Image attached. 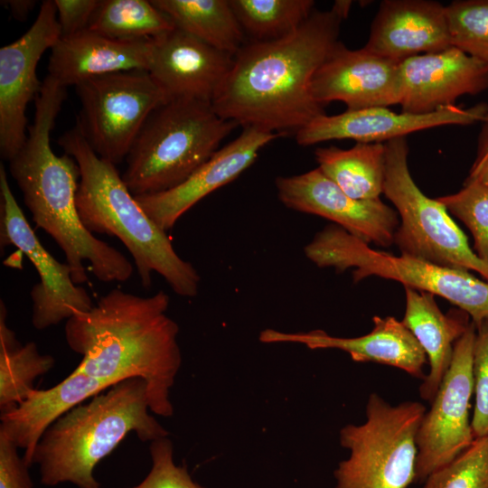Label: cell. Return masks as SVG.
I'll list each match as a JSON object with an SVG mask.
<instances>
[{"label": "cell", "mask_w": 488, "mask_h": 488, "mask_svg": "<svg viewBox=\"0 0 488 488\" xmlns=\"http://www.w3.org/2000/svg\"><path fill=\"white\" fill-rule=\"evenodd\" d=\"M349 11L339 2L314 10L291 34L251 42L234 55L232 67L211 106L222 118L243 127L295 134L325 114L311 93L317 69L339 42Z\"/></svg>", "instance_id": "1"}, {"label": "cell", "mask_w": 488, "mask_h": 488, "mask_svg": "<svg viewBox=\"0 0 488 488\" xmlns=\"http://www.w3.org/2000/svg\"><path fill=\"white\" fill-rule=\"evenodd\" d=\"M164 291L143 297L112 289L89 311L66 321L68 346L82 356L73 371L116 384L142 379L152 413L174 414L171 389L182 364L179 325Z\"/></svg>", "instance_id": "2"}, {"label": "cell", "mask_w": 488, "mask_h": 488, "mask_svg": "<svg viewBox=\"0 0 488 488\" xmlns=\"http://www.w3.org/2000/svg\"><path fill=\"white\" fill-rule=\"evenodd\" d=\"M67 87L50 75L35 99L33 124L21 149L9 160L13 179L37 227L47 232L64 252L75 284L88 281L84 261L102 282H125L133 273L131 262L117 249L96 238L82 224L76 206L80 179L73 157L57 155L51 132L67 97Z\"/></svg>", "instance_id": "3"}, {"label": "cell", "mask_w": 488, "mask_h": 488, "mask_svg": "<svg viewBox=\"0 0 488 488\" xmlns=\"http://www.w3.org/2000/svg\"><path fill=\"white\" fill-rule=\"evenodd\" d=\"M58 144L80 170L76 206L85 228L120 239L134 259L143 287L151 286L152 273L156 272L176 295L195 296L201 282L198 271L176 253L166 231L147 216L116 165L94 152L76 125Z\"/></svg>", "instance_id": "4"}, {"label": "cell", "mask_w": 488, "mask_h": 488, "mask_svg": "<svg viewBox=\"0 0 488 488\" xmlns=\"http://www.w3.org/2000/svg\"><path fill=\"white\" fill-rule=\"evenodd\" d=\"M145 382L121 380L60 417L43 433L32 465L45 486L71 483L78 488H101L96 465L130 433L152 442L169 432L150 414Z\"/></svg>", "instance_id": "5"}, {"label": "cell", "mask_w": 488, "mask_h": 488, "mask_svg": "<svg viewBox=\"0 0 488 488\" xmlns=\"http://www.w3.org/2000/svg\"><path fill=\"white\" fill-rule=\"evenodd\" d=\"M237 126L221 117L210 102L167 100L137 134L122 179L134 196L173 189L205 163Z\"/></svg>", "instance_id": "6"}, {"label": "cell", "mask_w": 488, "mask_h": 488, "mask_svg": "<svg viewBox=\"0 0 488 488\" xmlns=\"http://www.w3.org/2000/svg\"><path fill=\"white\" fill-rule=\"evenodd\" d=\"M304 252L319 267H333L337 273L353 268L354 283L372 276L399 281L446 299L474 324L488 318V282L469 271L373 249L333 223L317 232Z\"/></svg>", "instance_id": "7"}, {"label": "cell", "mask_w": 488, "mask_h": 488, "mask_svg": "<svg viewBox=\"0 0 488 488\" xmlns=\"http://www.w3.org/2000/svg\"><path fill=\"white\" fill-rule=\"evenodd\" d=\"M426 411L418 401L391 405L370 394L365 421L340 430L349 456L333 471L334 488H407L416 482V439Z\"/></svg>", "instance_id": "8"}, {"label": "cell", "mask_w": 488, "mask_h": 488, "mask_svg": "<svg viewBox=\"0 0 488 488\" xmlns=\"http://www.w3.org/2000/svg\"><path fill=\"white\" fill-rule=\"evenodd\" d=\"M386 167L383 194L399 217L394 243L401 255L437 266L474 271L488 282V266L469 246L467 238L437 200L425 195L414 182L408 165L406 137L385 143Z\"/></svg>", "instance_id": "9"}, {"label": "cell", "mask_w": 488, "mask_h": 488, "mask_svg": "<svg viewBox=\"0 0 488 488\" xmlns=\"http://www.w3.org/2000/svg\"><path fill=\"white\" fill-rule=\"evenodd\" d=\"M75 89L80 102L77 127L94 152L114 165L125 161L147 117L167 101L145 70L94 77Z\"/></svg>", "instance_id": "10"}, {"label": "cell", "mask_w": 488, "mask_h": 488, "mask_svg": "<svg viewBox=\"0 0 488 488\" xmlns=\"http://www.w3.org/2000/svg\"><path fill=\"white\" fill-rule=\"evenodd\" d=\"M474 337L472 322L455 343L450 367L422 418L416 439V482H424L475 439L469 415L474 394Z\"/></svg>", "instance_id": "11"}, {"label": "cell", "mask_w": 488, "mask_h": 488, "mask_svg": "<svg viewBox=\"0 0 488 488\" xmlns=\"http://www.w3.org/2000/svg\"><path fill=\"white\" fill-rule=\"evenodd\" d=\"M15 246L33 264L40 280L30 292L32 324L44 330L89 311L95 305L88 292L74 283L67 263H61L42 246L11 190L0 164V247Z\"/></svg>", "instance_id": "12"}, {"label": "cell", "mask_w": 488, "mask_h": 488, "mask_svg": "<svg viewBox=\"0 0 488 488\" xmlns=\"http://www.w3.org/2000/svg\"><path fill=\"white\" fill-rule=\"evenodd\" d=\"M60 38L54 1L45 0L31 27L0 49V154L5 160H11L26 139V108L42 85L37 65Z\"/></svg>", "instance_id": "13"}, {"label": "cell", "mask_w": 488, "mask_h": 488, "mask_svg": "<svg viewBox=\"0 0 488 488\" xmlns=\"http://www.w3.org/2000/svg\"><path fill=\"white\" fill-rule=\"evenodd\" d=\"M275 184L279 201L289 209L325 218L369 245L387 248L394 243L399 225L396 210L380 198H352L318 167L301 174L278 176Z\"/></svg>", "instance_id": "14"}, {"label": "cell", "mask_w": 488, "mask_h": 488, "mask_svg": "<svg viewBox=\"0 0 488 488\" xmlns=\"http://www.w3.org/2000/svg\"><path fill=\"white\" fill-rule=\"evenodd\" d=\"M487 115L486 103L468 108L452 105L426 114L397 113L383 107L346 109L338 115L324 114L315 117L296 133V139L301 145L335 139L384 144L423 129L446 125H472L483 121Z\"/></svg>", "instance_id": "15"}, {"label": "cell", "mask_w": 488, "mask_h": 488, "mask_svg": "<svg viewBox=\"0 0 488 488\" xmlns=\"http://www.w3.org/2000/svg\"><path fill=\"white\" fill-rule=\"evenodd\" d=\"M233 60L234 55L175 27L151 39L146 70L167 100L190 99L211 103Z\"/></svg>", "instance_id": "16"}, {"label": "cell", "mask_w": 488, "mask_h": 488, "mask_svg": "<svg viewBox=\"0 0 488 488\" xmlns=\"http://www.w3.org/2000/svg\"><path fill=\"white\" fill-rule=\"evenodd\" d=\"M400 84L399 62L363 47L350 50L339 41L315 71L310 89L323 107L338 100L347 110H359L399 104Z\"/></svg>", "instance_id": "17"}, {"label": "cell", "mask_w": 488, "mask_h": 488, "mask_svg": "<svg viewBox=\"0 0 488 488\" xmlns=\"http://www.w3.org/2000/svg\"><path fill=\"white\" fill-rule=\"evenodd\" d=\"M280 136L258 127H244L239 136L219 148L178 186L135 198L147 216L167 231L198 202L235 180L255 162L266 145Z\"/></svg>", "instance_id": "18"}, {"label": "cell", "mask_w": 488, "mask_h": 488, "mask_svg": "<svg viewBox=\"0 0 488 488\" xmlns=\"http://www.w3.org/2000/svg\"><path fill=\"white\" fill-rule=\"evenodd\" d=\"M402 112L426 114L488 89V62L451 46L399 63Z\"/></svg>", "instance_id": "19"}, {"label": "cell", "mask_w": 488, "mask_h": 488, "mask_svg": "<svg viewBox=\"0 0 488 488\" xmlns=\"http://www.w3.org/2000/svg\"><path fill=\"white\" fill-rule=\"evenodd\" d=\"M372 322L371 331L358 337H336L323 330L285 333L265 329L258 340L263 343H300L312 350L337 349L354 361L389 365L423 380L427 358L412 333L393 316L376 315Z\"/></svg>", "instance_id": "20"}, {"label": "cell", "mask_w": 488, "mask_h": 488, "mask_svg": "<svg viewBox=\"0 0 488 488\" xmlns=\"http://www.w3.org/2000/svg\"><path fill=\"white\" fill-rule=\"evenodd\" d=\"M452 46L446 6L432 0H384L373 19L368 52L400 63Z\"/></svg>", "instance_id": "21"}, {"label": "cell", "mask_w": 488, "mask_h": 488, "mask_svg": "<svg viewBox=\"0 0 488 488\" xmlns=\"http://www.w3.org/2000/svg\"><path fill=\"white\" fill-rule=\"evenodd\" d=\"M151 39L116 40L89 29L61 37L51 49L48 75L65 87H75L106 74L146 70Z\"/></svg>", "instance_id": "22"}, {"label": "cell", "mask_w": 488, "mask_h": 488, "mask_svg": "<svg viewBox=\"0 0 488 488\" xmlns=\"http://www.w3.org/2000/svg\"><path fill=\"white\" fill-rule=\"evenodd\" d=\"M109 381L72 371L47 389H32L17 407L1 413L0 433L19 449L31 467L35 447L45 430L71 408L105 391Z\"/></svg>", "instance_id": "23"}, {"label": "cell", "mask_w": 488, "mask_h": 488, "mask_svg": "<svg viewBox=\"0 0 488 488\" xmlns=\"http://www.w3.org/2000/svg\"><path fill=\"white\" fill-rule=\"evenodd\" d=\"M404 289L406 307L401 322L427 355L429 371L422 380L418 392L422 399L431 402L450 367L455 344L467 331L472 320L457 307L444 314L433 294L408 286Z\"/></svg>", "instance_id": "24"}, {"label": "cell", "mask_w": 488, "mask_h": 488, "mask_svg": "<svg viewBox=\"0 0 488 488\" xmlns=\"http://www.w3.org/2000/svg\"><path fill=\"white\" fill-rule=\"evenodd\" d=\"M314 155L323 174L352 198L374 200L383 193L385 143H356L349 149L320 147Z\"/></svg>", "instance_id": "25"}, {"label": "cell", "mask_w": 488, "mask_h": 488, "mask_svg": "<svg viewBox=\"0 0 488 488\" xmlns=\"http://www.w3.org/2000/svg\"><path fill=\"white\" fill-rule=\"evenodd\" d=\"M179 28L209 45L235 55L244 32L229 0H152Z\"/></svg>", "instance_id": "26"}, {"label": "cell", "mask_w": 488, "mask_h": 488, "mask_svg": "<svg viewBox=\"0 0 488 488\" xmlns=\"http://www.w3.org/2000/svg\"><path fill=\"white\" fill-rule=\"evenodd\" d=\"M7 311L0 302V410L1 413L17 407L33 389V382L47 373L55 360L42 354L33 342L21 343L14 332L7 326Z\"/></svg>", "instance_id": "27"}, {"label": "cell", "mask_w": 488, "mask_h": 488, "mask_svg": "<svg viewBox=\"0 0 488 488\" xmlns=\"http://www.w3.org/2000/svg\"><path fill=\"white\" fill-rule=\"evenodd\" d=\"M174 28L173 21L147 0H101L88 27L122 41L151 39Z\"/></svg>", "instance_id": "28"}, {"label": "cell", "mask_w": 488, "mask_h": 488, "mask_svg": "<svg viewBox=\"0 0 488 488\" xmlns=\"http://www.w3.org/2000/svg\"><path fill=\"white\" fill-rule=\"evenodd\" d=\"M252 42L284 38L298 29L314 11L312 0H229Z\"/></svg>", "instance_id": "29"}, {"label": "cell", "mask_w": 488, "mask_h": 488, "mask_svg": "<svg viewBox=\"0 0 488 488\" xmlns=\"http://www.w3.org/2000/svg\"><path fill=\"white\" fill-rule=\"evenodd\" d=\"M452 46L488 62V0H456L446 6Z\"/></svg>", "instance_id": "30"}, {"label": "cell", "mask_w": 488, "mask_h": 488, "mask_svg": "<svg viewBox=\"0 0 488 488\" xmlns=\"http://www.w3.org/2000/svg\"><path fill=\"white\" fill-rule=\"evenodd\" d=\"M436 199L469 229L474 253L488 266V187L465 180L457 192Z\"/></svg>", "instance_id": "31"}, {"label": "cell", "mask_w": 488, "mask_h": 488, "mask_svg": "<svg viewBox=\"0 0 488 488\" xmlns=\"http://www.w3.org/2000/svg\"><path fill=\"white\" fill-rule=\"evenodd\" d=\"M423 488H488V436L430 474Z\"/></svg>", "instance_id": "32"}, {"label": "cell", "mask_w": 488, "mask_h": 488, "mask_svg": "<svg viewBox=\"0 0 488 488\" xmlns=\"http://www.w3.org/2000/svg\"><path fill=\"white\" fill-rule=\"evenodd\" d=\"M152 466L147 475L133 488H204L194 482L183 465L174 460V445L168 436L150 442Z\"/></svg>", "instance_id": "33"}, {"label": "cell", "mask_w": 488, "mask_h": 488, "mask_svg": "<svg viewBox=\"0 0 488 488\" xmlns=\"http://www.w3.org/2000/svg\"><path fill=\"white\" fill-rule=\"evenodd\" d=\"M475 325L473 348L474 407L471 425L474 438L488 436V318Z\"/></svg>", "instance_id": "34"}, {"label": "cell", "mask_w": 488, "mask_h": 488, "mask_svg": "<svg viewBox=\"0 0 488 488\" xmlns=\"http://www.w3.org/2000/svg\"><path fill=\"white\" fill-rule=\"evenodd\" d=\"M18 447L0 433V488H33L30 466Z\"/></svg>", "instance_id": "35"}, {"label": "cell", "mask_w": 488, "mask_h": 488, "mask_svg": "<svg viewBox=\"0 0 488 488\" xmlns=\"http://www.w3.org/2000/svg\"><path fill=\"white\" fill-rule=\"evenodd\" d=\"M61 37H70L88 29L101 0H53Z\"/></svg>", "instance_id": "36"}, {"label": "cell", "mask_w": 488, "mask_h": 488, "mask_svg": "<svg viewBox=\"0 0 488 488\" xmlns=\"http://www.w3.org/2000/svg\"><path fill=\"white\" fill-rule=\"evenodd\" d=\"M466 181L488 187V128L484 125L479 136L477 155Z\"/></svg>", "instance_id": "37"}, {"label": "cell", "mask_w": 488, "mask_h": 488, "mask_svg": "<svg viewBox=\"0 0 488 488\" xmlns=\"http://www.w3.org/2000/svg\"><path fill=\"white\" fill-rule=\"evenodd\" d=\"M1 3L10 12L12 17L18 21L26 20L36 5L34 0H4Z\"/></svg>", "instance_id": "38"}, {"label": "cell", "mask_w": 488, "mask_h": 488, "mask_svg": "<svg viewBox=\"0 0 488 488\" xmlns=\"http://www.w3.org/2000/svg\"><path fill=\"white\" fill-rule=\"evenodd\" d=\"M483 125L488 128V115L483 119Z\"/></svg>", "instance_id": "39"}]
</instances>
